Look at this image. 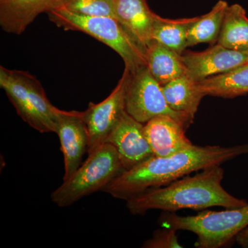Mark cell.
I'll list each match as a JSON object with an SVG mask.
<instances>
[{
    "label": "cell",
    "instance_id": "cell-9",
    "mask_svg": "<svg viewBox=\"0 0 248 248\" xmlns=\"http://www.w3.org/2000/svg\"><path fill=\"white\" fill-rule=\"evenodd\" d=\"M61 143L64 161L63 182L73 175L82 164L88 153L89 137L84 120V112L76 110L59 111L56 133Z\"/></svg>",
    "mask_w": 248,
    "mask_h": 248
},
{
    "label": "cell",
    "instance_id": "cell-4",
    "mask_svg": "<svg viewBox=\"0 0 248 248\" xmlns=\"http://www.w3.org/2000/svg\"><path fill=\"white\" fill-rule=\"evenodd\" d=\"M161 227L188 231L197 236V248H221L231 244L248 226V204L223 211H203L194 216H179L164 212L159 217Z\"/></svg>",
    "mask_w": 248,
    "mask_h": 248
},
{
    "label": "cell",
    "instance_id": "cell-10",
    "mask_svg": "<svg viewBox=\"0 0 248 248\" xmlns=\"http://www.w3.org/2000/svg\"><path fill=\"white\" fill-rule=\"evenodd\" d=\"M186 75L195 81L231 71L248 63V50L240 51L218 45L200 53L182 55Z\"/></svg>",
    "mask_w": 248,
    "mask_h": 248
},
{
    "label": "cell",
    "instance_id": "cell-21",
    "mask_svg": "<svg viewBox=\"0 0 248 248\" xmlns=\"http://www.w3.org/2000/svg\"><path fill=\"white\" fill-rule=\"evenodd\" d=\"M62 6L77 14L117 19L114 0H66Z\"/></svg>",
    "mask_w": 248,
    "mask_h": 248
},
{
    "label": "cell",
    "instance_id": "cell-23",
    "mask_svg": "<svg viewBox=\"0 0 248 248\" xmlns=\"http://www.w3.org/2000/svg\"><path fill=\"white\" fill-rule=\"evenodd\" d=\"M235 241L243 248H248V226L236 236Z\"/></svg>",
    "mask_w": 248,
    "mask_h": 248
},
{
    "label": "cell",
    "instance_id": "cell-15",
    "mask_svg": "<svg viewBox=\"0 0 248 248\" xmlns=\"http://www.w3.org/2000/svg\"><path fill=\"white\" fill-rule=\"evenodd\" d=\"M162 90L171 109L194 120L201 101L205 97L197 81L185 74L162 86Z\"/></svg>",
    "mask_w": 248,
    "mask_h": 248
},
{
    "label": "cell",
    "instance_id": "cell-14",
    "mask_svg": "<svg viewBox=\"0 0 248 248\" xmlns=\"http://www.w3.org/2000/svg\"><path fill=\"white\" fill-rule=\"evenodd\" d=\"M117 21L143 50L153 42L152 32L156 14L147 0H114Z\"/></svg>",
    "mask_w": 248,
    "mask_h": 248
},
{
    "label": "cell",
    "instance_id": "cell-1",
    "mask_svg": "<svg viewBox=\"0 0 248 248\" xmlns=\"http://www.w3.org/2000/svg\"><path fill=\"white\" fill-rule=\"evenodd\" d=\"M245 155H248V143L228 147L193 144L170 156L153 155L133 169L124 171L103 191L114 198L127 201L147 190L169 185L191 173Z\"/></svg>",
    "mask_w": 248,
    "mask_h": 248
},
{
    "label": "cell",
    "instance_id": "cell-22",
    "mask_svg": "<svg viewBox=\"0 0 248 248\" xmlns=\"http://www.w3.org/2000/svg\"><path fill=\"white\" fill-rule=\"evenodd\" d=\"M144 248H182L184 246L179 243L177 231L169 227H161L156 230L151 239L143 243Z\"/></svg>",
    "mask_w": 248,
    "mask_h": 248
},
{
    "label": "cell",
    "instance_id": "cell-18",
    "mask_svg": "<svg viewBox=\"0 0 248 248\" xmlns=\"http://www.w3.org/2000/svg\"><path fill=\"white\" fill-rule=\"evenodd\" d=\"M217 44L232 50H248V17L241 5H228Z\"/></svg>",
    "mask_w": 248,
    "mask_h": 248
},
{
    "label": "cell",
    "instance_id": "cell-16",
    "mask_svg": "<svg viewBox=\"0 0 248 248\" xmlns=\"http://www.w3.org/2000/svg\"><path fill=\"white\" fill-rule=\"evenodd\" d=\"M146 65L161 86L186 74L182 55L153 40L145 50Z\"/></svg>",
    "mask_w": 248,
    "mask_h": 248
},
{
    "label": "cell",
    "instance_id": "cell-8",
    "mask_svg": "<svg viewBox=\"0 0 248 248\" xmlns=\"http://www.w3.org/2000/svg\"><path fill=\"white\" fill-rule=\"evenodd\" d=\"M128 77V70L125 68L122 78L110 95L98 104L90 103L87 110L84 111L89 137L88 154H91L106 143L125 112Z\"/></svg>",
    "mask_w": 248,
    "mask_h": 248
},
{
    "label": "cell",
    "instance_id": "cell-12",
    "mask_svg": "<svg viewBox=\"0 0 248 248\" xmlns=\"http://www.w3.org/2000/svg\"><path fill=\"white\" fill-rule=\"evenodd\" d=\"M187 128L169 115H159L144 124L145 135L153 155L168 156L193 145L186 137Z\"/></svg>",
    "mask_w": 248,
    "mask_h": 248
},
{
    "label": "cell",
    "instance_id": "cell-3",
    "mask_svg": "<svg viewBox=\"0 0 248 248\" xmlns=\"http://www.w3.org/2000/svg\"><path fill=\"white\" fill-rule=\"evenodd\" d=\"M47 14L49 19L58 27L84 32L110 47L120 55L125 68L130 73L146 66L144 50L117 19L77 14L63 6Z\"/></svg>",
    "mask_w": 248,
    "mask_h": 248
},
{
    "label": "cell",
    "instance_id": "cell-2",
    "mask_svg": "<svg viewBox=\"0 0 248 248\" xmlns=\"http://www.w3.org/2000/svg\"><path fill=\"white\" fill-rule=\"evenodd\" d=\"M223 178L221 165L211 166L195 175L185 176L169 185L142 192L126 201L127 208L134 215H143L152 210L175 213L182 209H229L248 205L247 201L236 198L223 188Z\"/></svg>",
    "mask_w": 248,
    "mask_h": 248
},
{
    "label": "cell",
    "instance_id": "cell-17",
    "mask_svg": "<svg viewBox=\"0 0 248 248\" xmlns=\"http://www.w3.org/2000/svg\"><path fill=\"white\" fill-rule=\"evenodd\" d=\"M205 96L234 98L248 94V63L197 81Z\"/></svg>",
    "mask_w": 248,
    "mask_h": 248
},
{
    "label": "cell",
    "instance_id": "cell-7",
    "mask_svg": "<svg viewBox=\"0 0 248 248\" xmlns=\"http://www.w3.org/2000/svg\"><path fill=\"white\" fill-rule=\"evenodd\" d=\"M125 111L135 120L146 124L159 115H169L188 128L193 120L170 108L163 93L162 86L155 79L147 65L130 73L126 92Z\"/></svg>",
    "mask_w": 248,
    "mask_h": 248
},
{
    "label": "cell",
    "instance_id": "cell-11",
    "mask_svg": "<svg viewBox=\"0 0 248 248\" xmlns=\"http://www.w3.org/2000/svg\"><path fill=\"white\" fill-rule=\"evenodd\" d=\"M143 126L144 124L125 111L106 141L115 146L125 170L133 169L154 155Z\"/></svg>",
    "mask_w": 248,
    "mask_h": 248
},
{
    "label": "cell",
    "instance_id": "cell-20",
    "mask_svg": "<svg viewBox=\"0 0 248 248\" xmlns=\"http://www.w3.org/2000/svg\"><path fill=\"white\" fill-rule=\"evenodd\" d=\"M228 4L219 0L208 14L197 17L187 34V47L201 43H214L218 40Z\"/></svg>",
    "mask_w": 248,
    "mask_h": 248
},
{
    "label": "cell",
    "instance_id": "cell-6",
    "mask_svg": "<svg viewBox=\"0 0 248 248\" xmlns=\"http://www.w3.org/2000/svg\"><path fill=\"white\" fill-rule=\"evenodd\" d=\"M124 171L115 146L104 143L89 155L69 179L52 192V202L60 208L70 206L86 196L103 191Z\"/></svg>",
    "mask_w": 248,
    "mask_h": 248
},
{
    "label": "cell",
    "instance_id": "cell-5",
    "mask_svg": "<svg viewBox=\"0 0 248 248\" xmlns=\"http://www.w3.org/2000/svg\"><path fill=\"white\" fill-rule=\"evenodd\" d=\"M0 87L24 122L40 133H56L60 109L48 100L35 76L29 72L1 66Z\"/></svg>",
    "mask_w": 248,
    "mask_h": 248
},
{
    "label": "cell",
    "instance_id": "cell-13",
    "mask_svg": "<svg viewBox=\"0 0 248 248\" xmlns=\"http://www.w3.org/2000/svg\"><path fill=\"white\" fill-rule=\"evenodd\" d=\"M66 0H0V26L4 32L19 35L40 15L61 7Z\"/></svg>",
    "mask_w": 248,
    "mask_h": 248
},
{
    "label": "cell",
    "instance_id": "cell-19",
    "mask_svg": "<svg viewBox=\"0 0 248 248\" xmlns=\"http://www.w3.org/2000/svg\"><path fill=\"white\" fill-rule=\"evenodd\" d=\"M197 17L170 19L156 15L153 24L152 38L168 48L182 55L187 47L189 29Z\"/></svg>",
    "mask_w": 248,
    "mask_h": 248
}]
</instances>
